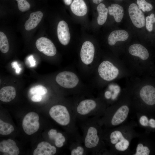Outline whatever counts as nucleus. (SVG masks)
<instances>
[{"label": "nucleus", "instance_id": "obj_1", "mask_svg": "<svg viewBox=\"0 0 155 155\" xmlns=\"http://www.w3.org/2000/svg\"><path fill=\"white\" fill-rule=\"evenodd\" d=\"M130 78L126 87L130 94L132 111L147 113L148 106L155 105V87L146 84L144 77Z\"/></svg>", "mask_w": 155, "mask_h": 155}, {"label": "nucleus", "instance_id": "obj_2", "mask_svg": "<svg viewBox=\"0 0 155 155\" xmlns=\"http://www.w3.org/2000/svg\"><path fill=\"white\" fill-rule=\"evenodd\" d=\"M137 124L133 121L116 127L109 135V142L113 146L114 152L119 155H130V145L132 140L138 137L141 134L134 129Z\"/></svg>", "mask_w": 155, "mask_h": 155}, {"label": "nucleus", "instance_id": "obj_3", "mask_svg": "<svg viewBox=\"0 0 155 155\" xmlns=\"http://www.w3.org/2000/svg\"><path fill=\"white\" fill-rule=\"evenodd\" d=\"M128 51L132 57L121 60L131 76L145 77L147 68L146 63L149 57L148 50L142 45L135 43L129 46Z\"/></svg>", "mask_w": 155, "mask_h": 155}, {"label": "nucleus", "instance_id": "obj_4", "mask_svg": "<svg viewBox=\"0 0 155 155\" xmlns=\"http://www.w3.org/2000/svg\"><path fill=\"white\" fill-rule=\"evenodd\" d=\"M132 111L129 94L126 87L120 98L115 102L111 110L109 123L111 126L117 127L125 123L129 113Z\"/></svg>", "mask_w": 155, "mask_h": 155}, {"label": "nucleus", "instance_id": "obj_5", "mask_svg": "<svg viewBox=\"0 0 155 155\" xmlns=\"http://www.w3.org/2000/svg\"><path fill=\"white\" fill-rule=\"evenodd\" d=\"M98 72L100 78L107 82L131 76L121 59L115 65L108 60L102 61L99 65Z\"/></svg>", "mask_w": 155, "mask_h": 155}, {"label": "nucleus", "instance_id": "obj_6", "mask_svg": "<svg viewBox=\"0 0 155 155\" xmlns=\"http://www.w3.org/2000/svg\"><path fill=\"white\" fill-rule=\"evenodd\" d=\"M49 113L51 117L56 122L62 125H67L70 121L69 113L65 106L57 105L52 107Z\"/></svg>", "mask_w": 155, "mask_h": 155}, {"label": "nucleus", "instance_id": "obj_7", "mask_svg": "<svg viewBox=\"0 0 155 155\" xmlns=\"http://www.w3.org/2000/svg\"><path fill=\"white\" fill-rule=\"evenodd\" d=\"M38 114L34 112L28 113L24 117L22 122V126L25 132L28 135H32L38 129L40 123Z\"/></svg>", "mask_w": 155, "mask_h": 155}, {"label": "nucleus", "instance_id": "obj_8", "mask_svg": "<svg viewBox=\"0 0 155 155\" xmlns=\"http://www.w3.org/2000/svg\"><path fill=\"white\" fill-rule=\"evenodd\" d=\"M56 81L61 86L66 88H71L75 87L79 80L73 73L64 71L59 73L56 76Z\"/></svg>", "mask_w": 155, "mask_h": 155}, {"label": "nucleus", "instance_id": "obj_9", "mask_svg": "<svg viewBox=\"0 0 155 155\" xmlns=\"http://www.w3.org/2000/svg\"><path fill=\"white\" fill-rule=\"evenodd\" d=\"M128 12L131 20L135 26L139 28L143 27L145 21L144 13L134 3H132L129 6Z\"/></svg>", "mask_w": 155, "mask_h": 155}, {"label": "nucleus", "instance_id": "obj_10", "mask_svg": "<svg viewBox=\"0 0 155 155\" xmlns=\"http://www.w3.org/2000/svg\"><path fill=\"white\" fill-rule=\"evenodd\" d=\"M36 46L38 50L45 55L50 57L54 56L57 50L53 42L49 39L41 37L36 41Z\"/></svg>", "mask_w": 155, "mask_h": 155}, {"label": "nucleus", "instance_id": "obj_11", "mask_svg": "<svg viewBox=\"0 0 155 155\" xmlns=\"http://www.w3.org/2000/svg\"><path fill=\"white\" fill-rule=\"evenodd\" d=\"M95 48L93 44L88 41L83 44L80 51V56L82 61L86 65L92 63L94 58Z\"/></svg>", "mask_w": 155, "mask_h": 155}, {"label": "nucleus", "instance_id": "obj_12", "mask_svg": "<svg viewBox=\"0 0 155 155\" xmlns=\"http://www.w3.org/2000/svg\"><path fill=\"white\" fill-rule=\"evenodd\" d=\"M57 33L60 42L64 45L68 44L70 39V34L68 26L64 21L59 22L57 27Z\"/></svg>", "mask_w": 155, "mask_h": 155}, {"label": "nucleus", "instance_id": "obj_13", "mask_svg": "<svg viewBox=\"0 0 155 155\" xmlns=\"http://www.w3.org/2000/svg\"><path fill=\"white\" fill-rule=\"evenodd\" d=\"M0 151L6 155H18L20 153L19 149L16 143L10 139L0 142Z\"/></svg>", "mask_w": 155, "mask_h": 155}, {"label": "nucleus", "instance_id": "obj_14", "mask_svg": "<svg viewBox=\"0 0 155 155\" xmlns=\"http://www.w3.org/2000/svg\"><path fill=\"white\" fill-rule=\"evenodd\" d=\"M99 141L96 129L92 127H89L85 139L86 147L88 148L95 147L98 145Z\"/></svg>", "mask_w": 155, "mask_h": 155}, {"label": "nucleus", "instance_id": "obj_15", "mask_svg": "<svg viewBox=\"0 0 155 155\" xmlns=\"http://www.w3.org/2000/svg\"><path fill=\"white\" fill-rule=\"evenodd\" d=\"M56 152V148L48 142H42L38 145L33 152L34 155H53Z\"/></svg>", "mask_w": 155, "mask_h": 155}, {"label": "nucleus", "instance_id": "obj_16", "mask_svg": "<svg viewBox=\"0 0 155 155\" xmlns=\"http://www.w3.org/2000/svg\"><path fill=\"white\" fill-rule=\"evenodd\" d=\"M43 16L42 12L40 11L31 13L24 24L25 29L29 31L34 28L40 22Z\"/></svg>", "mask_w": 155, "mask_h": 155}, {"label": "nucleus", "instance_id": "obj_17", "mask_svg": "<svg viewBox=\"0 0 155 155\" xmlns=\"http://www.w3.org/2000/svg\"><path fill=\"white\" fill-rule=\"evenodd\" d=\"M128 32L124 30H117L112 31L108 39V43L110 46L115 45L118 41H124L128 38Z\"/></svg>", "mask_w": 155, "mask_h": 155}, {"label": "nucleus", "instance_id": "obj_18", "mask_svg": "<svg viewBox=\"0 0 155 155\" xmlns=\"http://www.w3.org/2000/svg\"><path fill=\"white\" fill-rule=\"evenodd\" d=\"M70 8L73 14L79 16H84L87 12V6L84 0H73Z\"/></svg>", "mask_w": 155, "mask_h": 155}, {"label": "nucleus", "instance_id": "obj_19", "mask_svg": "<svg viewBox=\"0 0 155 155\" xmlns=\"http://www.w3.org/2000/svg\"><path fill=\"white\" fill-rule=\"evenodd\" d=\"M96 106L95 102L90 99H86L81 102L77 108L78 112L82 115L87 114L94 109Z\"/></svg>", "mask_w": 155, "mask_h": 155}, {"label": "nucleus", "instance_id": "obj_20", "mask_svg": "<svg viewBox=\"0 0 155 155\" xmlns=\"http://www.w3.org/2000/svg\"><path fill=\"white\" fill-rule=\"evenodd\" d=\"M16 94V90L13 87L5 86L0 89V100L2 102H8L15 98Z\"/></svg>", "mask_w": 155, "mask_h": 155}, {"label": "nucleus", "instance_id": "obj_21", "mask_svg": "<svg viewBox=\"0 0 155 155\" xmlns=\"http://www.w3.org/2000/svg\"><path fill=\"white\" fill-rule=\"evenodd\" d=\"M139 138L137 144L134 152H132L131 155H149L150 150L145 144L142 134H141L138 137Z\"/></svg>", "mask_w": 155, "mask_h": 155}, {"label": "nucleus", "instance_id": "obj_22", "mask_svg": "<svg viewBox=\"0 0 155 155\" xmlns=\"http://www.w3.org/2000/svg\"><path fill=\"white\" fill-rule=\"evenodd\" d=\"M108 9L109 14L113 16L115 21L117 22H121L124 15L123 7L118 4L113 3L108 7Z\"/></svg>", "mask_w": 155, "mask_h": 155}, {"label": "nucleus", "instance_id": "obj_23", "mask_svg": "<svg viewBox=\"0 0 155 155\" xmlns=\"http://www.w3.org/2000/svg\"><path fill=\"white\" fill-rule=\"evenodd\" d=\"M97 9L98 15L97 18L98 24L100 25L103 24L107 18L108 9L103 3H100L98 5Z\"/></svg>", "mask_w": 155, "mask_h": 155}, {"label": "nucleus", "instance_id": "obj_24", "mask_svg": "<svg viewBox=\"0 0 155 155\" xmlns=\"http://www.w3.org/2000/svg\"><path fill=\"white\" fill-rule=\"evenodd\" d=\"M9 49L8 40L5 34L3 32H0V50L3 53H6Z\"/></svg>", "mask_w": 155, "mask_h": 155}, {"label": "nucleus", "instance_id": "obj_25", "mask_svg": "<svg viewBox=\"0 0 155 155\" xmlns=\"http://www.w3.org/2000/svg\"><path fill=\"white\" fill-rule=\"evenodd\" d=\"M14 130L13 127L11 124L0 120V134L7 135L10 134Z\"/></svg>", "mask_w": 155, "mask_h": 155}, {"label": "nucleus", "instance_id": "obj_26", "mask_svg": "<svg viewBox=\"0 0 155 155\" xmlns=\"http://www.w3.org/2000/svg\"><path fill=\"white\" fill-rule=\"evenodd\" d=\"M30 92L32 94L43 95L47 92V90L44 86L41 85H38L31 88Z\"/></svg>", "mask_w": 155, "mask_h": 155}, {"label": "nucleus", "instance_id": "obj_27", "mask_svg": "<svg viewBox=\"0 0 155 155\" xmlns=\"http://www.w3.org/2000/svg\"><path fill=\"white\" fill-rule=\"evenodd\" d=\"M137 3L138 5V8L142 9L144 12L149 11L153 9L152 5L146 2L145 0H137Z\"/></svg>", "mask_w": 155, "mask_h": 155}, {"label": "nucleus", "instance_id": "obj_28", "mask_svg": "<svg viewBox=\"0 0 155 155\" xmlns=\"http://www.w3.org/2000/svg\"><path fill=\"white\" fill-rule=\"evenodd\" d=\"M52 139L55 140V145L58 148L61 147L63 146V143L65 140V137L60 133H57L53 136Z\"/></svg>", "mask_w": 155, "mask_h": 155}, {"label": "nucleus", "instance_id": "obj_29", "mask_svg": "<svg viewBox=\"0 0 155 155\" xmlns=\"http://www.w3.org/2000/svg\"><path fill=\"white\" fill-rule=\"evenodd\" d=\"M18 2V6L19 10L25 12L28 10L30 8V5L26 0H16Z\"/></svg>", "mask_w": 155, "mask_h": 155}, {"label": "nucleus", "instance_id": "obj_30", "mask_svg": "<svg viewBox=\"0 0 155 155\" xmlns=\"http://www.w3.org/2000/svg\"><path fill=\"white\" fill-rule=\"evenodd\" d=\"M154 15L153 13L151 14L150 16H147L146 18V25L147 30L151 32L153 29V24L154 23Z\"/></svg>", "mask_w": 155, "mask_h": 155}, {"label": "nucleus", "instance_id": "obj_31", "mask_svg": "<svg viewBox=\"0 0 155 155\" xmlns=\"http://www.w3.org/2000/svg\"><path fill=\"white\" fill-rule=\"evenodd\" d=\"M84 152V149L81 146H78L76 149L72 150L71 152V155H82Z\"/></svg>", "mask_w": 155, "mask_h": 155}, {"label": "nucleus", "instance_id": "obj_32", "mask_svg": "<svg viewBox=\"0 0 155 155\" xmlns=\"http://www.w3.org/2000/svg\"><path fill=\"white\" fill-rule=\"evenodd\" d=\"M11 65L12 67L15 69L16 73L18 74L20 72L21 69L19 67L17 62L13 61L11 63Z\"/></svg>", "mask_w": 155, "mask_h": 155}, {"label": "nucleus", "instance_id": "obj_33", "mask_svg": "<svg viewBox=\"0 0 155 155\" xmlns=\"http://www.w3.org/2000/svg\"><path fill=\"white\" fill-rule=\"evenodd\" d=\"M30 67H33L36 65V61L32 55L29 56L27 59Z\"/></svg>", "mask_w": 155, "mask_h": 155}, {"label": "nucleus", "instance_id": "obj_34", "mask_svg": "<svg viewBox=\"0 0 155 155\" xmlns=\"http://www.w3.org/2000/svg\"><path fill=\"white\" fill-rule=\"evenodd\" d=\"M42 97L41 95H34L31 98V100L34 102H39L42 100Z\"/></svg>", "mask_w": 155, "mask_h": 155}, {"label": "nucleus", "instance_id": "obj_35", "mask_svg": "<svg viewBox=\"0 0 155 155\" xmlns=\"http://www.w3.org/2000/svg\"><path fill=\"white\" fill-rule=\"evenodd\" d=\"M112 94L110 91H106L104 93L105 98L107 99H111Z\"/></svg>", "mask_w": 155, "mask_h": 155}, {"label": "nucleus", "instance_id": "obj_36", "mask_svg": "<svg viewBox=\"0 0 155 155\" xmlns=\"http://www.w3.org/2000/svg\"><path fill=\"white\" fill-rule=\"evenodd\" d=\"M72 0H64L65 4L67 5L70 4L72 2Z\"/></svg>", "mask_w": 155, "mask_h": 155}, {"label": "nucleus", "instance_id": "obj_37", "mask_svg": "<svg viewBox=\"0 0 155 155\" xmlns=\"http://www.w3.org/2000/svg\"><path fill=\"white\" fill-rule=\"evenodd\" d=\"M92 1L95 4H98L100 3L101 2L103 1V0H92Z\"/></svg>", "mask_w": 155, "mask_h": 155}, {"label": "nucleus", "instance_id": "obj_38", "mask_svg": "<svg viewBox=\"0 0 155 155\" xmlns=\"http://www.w3.org/2000/svg\"><path fill=\"white\" fill-rule=\"evenodd\" d=\"M154 23H155V17H154Z\"/></svg>", "mask_w": 155, "mask_h": 155}, {"label": "nucleus", "instance_id": "obj_39", "mask_svg": "<svg viewBox=\"0 0 155 155\" xmlns=\"http://www.w3.org/2000/svg\"></svg>", "mask_w": 155, "mask_h": 155}]
</instances>
